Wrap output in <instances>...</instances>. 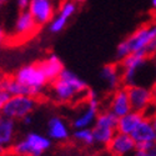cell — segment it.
Here are the masks:
<instances>
[{
	"label": "cell",
	"mask_w": 156,
	"mask_h": 156,
	"mask_svg": "<svg viewBox=\"0 0 156 156\" xmlns=\"http://www.w3.org/2000/svg\"><path fill=\"white\" fill-rule=\"evenodd\" d=\"M87 90V84L69 69H64L61 75L51 83V96L60 104H70L77 99H85Z\"/></svg>",
	"instance_id": "1"
},
{
	"label": "cell",
	"mask_w": 156,
	"mask_h": 156,
	"mask_svg": "<svg viewBox=\"0 0 156 156\" xmlns=\"http://www.w3.org/2000/svg\"><path fill=\"white\" fill-rule=\"evenodd\" d=\"M14 77L19 83H21L23 85H25L31 90L34 98H37L39 95H41L44 93L46 85L49 84L48 79L45 77L44 73L41 71L37 62L28 64V65L21 66L15 73Z\"/></svg>",
	"instance_id": "2"
},
{
	"label": "cell",
	"mask_w": 156,
	"mask_h": 156,
	"mask_svg": "<svg viewBox=\"0 0 156 156\" xmlns=\"http://www.w3.org/2000/svg\"><path fill=\"white\" fill-rule=\"evenodd\" d=\"M151 58H149L144 53H131L124 58L119 65L122 74V85L124 86H131L139 84V75L142 73Z\"/></svg>",
	"instance_id": "3"
},
{
	"label": "cell",
	"mask_w": 156,
	"mask_h": 156,
	"mask_svg": "<svg viewBox=\"0 0 156 156\" xmlns=\"http://www.w3.org/2000/svg\"><path fill=\"white\" fill-rule=\"evenodd\" d=\"M118 119L119 118H116L109 110H105L98 115V119L91 127L95 144L106 146L109 145L114 135L118 133Z\"/></svg>",
	"instance_id": "4"
},
{
	"label": "cell",
	"mask_w": 156,
	"mask_h": 156,
	"mask_svg": "<svg viewBox=\"0 0 156 156\" xmlns=\"http://www.w3.org/2000/svg\"><path fill=\"white\" fill-rule=\"evenodd\" d=\"M51 146V139L37 133H30L12 146L14 154L19 156H41Z\"/></svg>",
	"instance_id": "5"
},
{
	"label": "cell",
	"mask_w": 156,
	"mask_h": 156,
	"mask_svg": "<svg viewBox=\"0 0 156 156\" xmlns=\"http://www.w3.org/2000/svg\"><path fill=\"white\" fill-rule=\"evenodd\" d=\"M100 114V99L95 90L89 89L85 95V106L77 114L74 120L73 126L74 129H86L93 127L95 124L98 115Z\"/></svg>",
	"instance_id": "6"
},
{
	"label": "cell",
	"mask_w": 156,
	"mask_h": 156,
	"mask_svg": "<svg viewBox=\"0 0 156 156\" xmlns=\"http://www.w3.org/2000/svg\"><path fill=\"white\" fill-rule=\"evenodd\" d=\"M36 108V98L28 95L10 96L3 106V116L12 120H21L27 115H30Z\"/></svg>",
	"instance_id": "7"
},
{
	"label": "cell",
	"mask_w": 156,
	"mask_h": 156,
	"mask_svg": "<svg viewBox=\"0 0 156 156\" xmlns=\"http://www.w3.org/2000/svg\"><path fill=\"white\" fill-rule=\"evenodd\" d=\"M156 40V23L142 25L135 30L129 37L125 39V44L129 48L130 53H144L147 45Z\"/></svg>",
	"instance_id": "8"
},
{
	"label": "cell",
	"mask_w": 156,
	"mask_h": 156,
	"mask_svg": "<svg viewBox=\"0 0 156 156\" xmlns=\"http://www.w3.org/2000/svg\"><path fill=\"white\" fill-rule=\"evenodd\" d=\"M126 89H127L130 104H131V109L134 111L144 114L155 102L151 86L136 84V85L127 86Z\"/></svg>",
	"instance_id": "9"
},
{
	"label": "cell",
	"mask_w": 156,
	"mask_h": 156,
	"mask_svg": "<svg viewBox=\"0 0 156 156\" xmlns=\"http://www.w3.org/2000/svg\"><path fill=\"white\" fill-rule=\"evenodd\" d=\"M131 137L136 144V150H150L156 142V133L151 119L145 116L144 120L134 130Z\"/></svg>",
	"instance_id": "10"
},
{
	"label": "cell",
	"mask_w": 156,
	"mask_h": 156,
	"mask_svg": "<svg viewBox=\"0 0 156 156\" xmlns=\"http://www.w3.org/2000/svg\"><path fill=\"white\" fill-rule=\"evenodd\" d=\"M28 10L39 27L49 25L55 16V6L53 0H30Z\"/></svg>",
	"instance_id": "11"
},
{
	"label": "cell",
	"mask_w": 156,
	"mask_h": 156,
	"mask_svg": "<svg viewBox=\"0 0 156 156\" xmlns=\"http://www.w3.org/2000/svg\"><path fill=\"white\" fill-rule=\"evenodd\" d=\"M76 10H77V3L75 0H65V2H62L58 12L55 14V16L49 24L50 33L58 34V33L62 31L65 29V27L68 25L69 20L74 16Z\"/></svg>",
	"instance_id": "12"
},
{
	"label": "cell",
	"mask_w": 156,
	"mask_h": 156,
	"mask_svg": "<svg viewBox=\"0 0 156 156\" xmlns=\"http://www.w3.org/2000/svg\"><path fill=\"white\" fill-rule=\"evenodd\" d=\"M108 147L112 156H130L136 150V144L131 135L116 133Z\"/></svg>",
	"instance_id": "13"
},
{
	"label": "cell",
	"mask_w": 156,
	"mask_h": 156,
	"mask_svg": "<svg viewBox=\"0 0 156 156\" xmlns=\"http://www.w3.org/2000/svg\"><path fill=\"white\" fill-rule=\"evenodd\" d=\"M39 28L37 23L33 18V15L29 12L28 9L20 10L19 15L16 16L15 24H14V34L19 39H27L36 33Z\"/></svg>",
	"instance_id": "14"
},
{
	"label": "cell",
	"mask_w": 156,
	"mask_h": 156,
	"mask_svg": "<svg viewBox=\"0 0 156 156\" xmlns=\"http://www.w3.org/2000/svg\"><path fill=\"white\" fill-rule=\"evenodd\" d=\"M108 110L111 111L116 118H121V116L126 115L127 112H130L133 110L126 86H122V87L115 90V91L112 93V95L110 98V101H109Z\"/></svg>",
	"instance_id": "15"
},
{
	"label": "cell",
	"mask_w": 156,
	"mask_h": 156,
	"mask_svg": "<svg viewBox=\"0 0 156 156\" xmlns=\"http://www.w3.org/2000/svg\"><path fill=\"white\" fill-rule=\"evenodd\" d=\"M100 79L105 83L110 91L122 87V74L119 64H108L100 71Z\"/></svg>",
	"instance_id": "16"
},
{
	"label": "cell",
	"mask_w": 156,
	"mask_h": 156,
	"mask_svg": "<svg viewBox=\"0 0 156 156\" xmlns=\"http://www.w3.org/2000/svg\"><path fill=\"white\" fill-rule=\"evenodd\" d=\"M39 66H40L41 71L44 73L45 77L48 79L49 83L55 81L58 77L61 75L64 68V64L61 61V59L56 55V54H50L48 55L45 59H43L41 61H39Z\"/></svg>",
	"instance_id": "17"
},
{
	"label": "cell",
	"mask_w": 156,
	"mask_h": 156,
	"mask_svg": "<svg viewBox=\"0 0 156 156\" xmlns=\"http://www.w3.org/2000/svg\"><path fill=\"white\" fill-rule=\"evenodd\" d=\"M48 136L54 141H66L70 137V129L64 119L53 116L48 121Z\"/></svg>",
	"instance_id": "18"
},
{
	"label": "cell",
	"mask_w": 156,
	"mask_h": 156,
	"mask_svg": "<svg viewBox=\"0 0 156 156\" xmlns=\"http://www.w3.org/2000/svg\"><path fill=\"white\" fill-rule=\"evenodd\" d=\"M15 120L2 116L0 118V152L11 146L15 136Z\"/></svg>",
	"instance_id": "19"
},
{
	"label": "cell",
	"mask_w": 156,
	"mask_h": 156,
	"mask_svg": "<svg viewBox=\"0 0 156 156\" xmlns=\"http://www.w3.org/2000/svg\"><path fill=\"white\" fill-rule=\"evenodd\" d=\"M144 118H145V115L142 112L131 110L126 115L118 119V133L131 135L134 133V130L139 126V124L144 120Z\"/></svg>",
	"instance_id": "20"
},
{
	"label": "cell",
	"mask_w": 156,
	"mask_h": 156,
	"mask_svg": "<svg viewBox=\"0 0 156 156\" xmlns=\"http://www.w3.org/2000/svg\"><path fill=\"white\" fill-rule=\"evenodd\" d=\"M0 90H4L5 93H8L10 96H15V95H28V96H33V93L29 87H27L25 85H23L21 83H19L14 76L12 77H4V79L0 80Z\"/></svg>",
	"instance_id": "21"
},
{
	"label": "cell",
	"mask_w": 156,
	"mask_h": 156,
	"mask_svg": "<svg viewBox=\"0 0 156 156\" xmlns=\"http://www.w3.org/2000/svg\"><path fill=\"white\" fill-rule=\"evenodd\" d=\"M73 139L83 145H94L95 144V139L93 134V129L91 127H86V129H75V131L73 134Z\"/></svg>",
	"instance_id": "22"
},
{
	"label": "cell",
	"mask_w": 156,
	"mask_h": 156,
	"mask_svg": "<svg viewBox=\"0 0 156 156\" xmlns=\"http://www.w3.org/2000/svg\"><path fill=\"white\" fill-rule=\"evenodd\" d=\"M10 95L8 93H5L4 90H0V118L3 116V106L5 105V102L8 101Z\"/></svg>",
	"instance_id": "23"
},
{
	"label": "cell",
	"mask_w": 156,
	"mask_h": 156,
	"mask_svg": "<svg viewBox=\"0 0 156 156\" xmlns=\"http://www.w3.org/2000/svg\"><path fill=\"white\" fill-rule=\"evenodd\" d=\"M30 3V0H16V5L20 10H25L28 9V5Z\"/></svg>",
	"instance_id": "24"
},
{
	"label": "cell",
	"mask_w": 156,
	"mask_h": 156,
	"mask_svg": "<svg viewBox=\"0 0 156 156\" xmlns=\"http://www.w3.org/2000/svg\"><path fill=\"white\" fill-rule=\"evenodd\" d=\"M130 156H150L147 150H135Z\"/></svg>",
	"instance_id": "25"
},
{
	"label": "cell",
	"mask_w": 156,
	"mask_h": 156,
	"mask_svg": "<svg viewBox=\"0 0 156 156\" xmlns=\"http://www.w3.org/2000/svg\"><path fill=\"white\" fill-rule=\"evenodd\" d=\"M21 121H23L25 125H30V124H31V121H33V120H31V114H30V115H27L25 118H23V119H21Z\"/></svg>",
	"instance_id": "26"
},
{
	"label": "cell",
	"mask_w": 156,
	"mask_h": 156,
	"mask_svg": "<svg viewBox=\"0 0 156 156\" xmlns=\"http://www.w3.org/2000/svg\"><path fill=\"white\" fill-rule=\"evenodd\" d=\"M149 151V154H150V156H156V142L154 144V146L150 149V150H147Z\"/></svg>",
	"instance_id": "27"
},
{
	"label": "cell",
	"mask_w": 156,
	"mask_h": 156,
	"mask_svg": "<svg viewBox=\"0 0 156 156\" xmlns=\"http://www.w3.org/2000/svg\"><path fill=\"white\" fill-rule=\"evenodd\" d=\"M4 39H5V31H4V29H3L2 25H0V43H2Z\"/></svg>",
	"instance_id": "28"
},
{
	"label": "cell",
	"mask_w": 156,
	"mask_h": 156,
	"mask_svg": "<svg viewBox=\"0 0 156 156\" xmlns=\"http://www.w3.org/2000/svg\"><path fill=\"white\" fill-rule=\"evenodd\" d=\"M152 71H154V79H155V81H156V59L154 60V64H152Z\"/></svg>",
	"instance_id": "29"
},
{
	"label": "cell",
	"mask_w": 156,
	"mask_h": 156,
	"mask_svg": "<svg viewBox=\"0 0 156 156\" xmlns=\"http://www.w3.org/2000/svg\"><path fill=\"white\" fill-rule=\"evenodd\" d=\"M151 89H152V93H154V99H155V102H156V81L154 83V85L151 86Z\"/></svg>",
	"instance_id": "30"
},
{
	"label": "cell",
	"mask_w": 156,
	"mask_h": 156,
	"mask_svg": "<svg viewBox=\"0 0 156 156\" xmlns=\"http://www.w3.org/2000/svg\"><path fill=\"white\" fill-rule=\"evenodd\" d=\"M151 122H152V125H154V129H155V133H156V114L151 118Z\"/></svg>",
	"instance_id": "31"
},
{
	"label": "cell",
	"mask_w": 156,
	"mask_h": 156,
	"mask_svg": "<svg viewBox=\"0 0 156 156\" xmlns=\"http://www.w3.org/2000/svg\"><path fill=\"white\" fill-rule=\"evenodd\" d=\"M151 8L156 11V0H151Z\"/></svg>",
	"instance_id": "32"
},
{
	"label": "cell",
	"mask_w": 156,
	"mask_h": 156,
	"mask_svg": "<svg viewBox=\"0 0 156 156\" xmlns=\"http://www.w3.org/2000/svg\"><path fill=\"white\" fill-rule=\"evenodd\" d=\"M75 2H76L77 4H80V3H85V2H86V0H75Z\"/></svg>",
	"instance_id": "33"
},
{
	"label": "cell",
	"mask_w": 156,
	"mask_h": 156,
	"mask_svg": "<svg viewBox=\"0 0 156 156\" xmlns=\"http://www.w3.org/2000/svg\"><path fill=\"white\" fill-rule=\"evenodd\" d=\"M2 5H3V2H2V0H0V8H2Z\"/></svg>",
	"instance_id": "34"
},
{
	"label": "cell",
	"mask_w": 156,
	"mask_h": 156,
	"mask_svg": "<svg viewBox=\"0 0 156 156\" xmlns=\"http://www.w3.org/2000/svg\"><path fill=\"white\" fill-rule=\"evenodd\" d=\"M2 2H3V3H5V2H8V0H2Z\"/></svg>",
	"instance_id": "35"
},
{
	"label": "cell",
	"mask_w": 156,
	"mask_h": 156,
	"mask_svg": "<svg viewBox=\"0 0 156 156\" xmlns=\"http://www.w3.org/2000/svg\"><path fill=\"white\" fill-rule=\"evenodd\" d=\"M155 59H156V55H155Z\"/></svg>",
	"instance_id": "36"
}]
</instances>
